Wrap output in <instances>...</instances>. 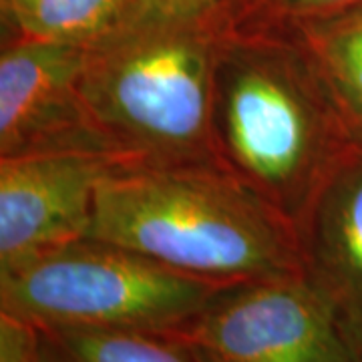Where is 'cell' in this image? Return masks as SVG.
Here are the masks:
<instances>
[{
  "label": "cell",
  "instance_id": "5",
  "mask_svg": "<svg viewBox=\"0 0 362 362\" xmlns=\"http://www.w3.org/2000/svg\"><path fill=\"white\" fill-rule=\"evenodd\" d=\"M169 338L195 362H358L337 312L302 274L223 286Z\"/></svg>",
  "mask_w": 362,
  "mask_h": 362
},
{
  "label": "cell",
  "instance_id": "4",
  "mask_svg": "<svg viewBox=\"0 0 362 362\" xmlns=\"http://www.w3.org/2000/svg\"><path fill=\"white\" fill-rule=\"evenodd\" d=\"M223 286L85 238L0 272V312L49 330L173 337Z\"/></svg>",
  "mask_w": 362,
  "mask_h": 362
},
{
  "label": "cell",
  "instance_id": "8",
  "mask_svg": "<svg viewBox=\"0 0 362 362\" xmlns=\"http://www.w3.org/2000/svg\"><path fill=\"white\" fill-rule=\"evenodd\" d=\"M302 276L362 342V147L328 175L296 223Z\"/></svg>",
  "mask_w": 362,
  "mask_h": 362
},
{
  "label": "cell",
  "instance_id": "10",
  "mask_svg": "<svg viewBox=\"0 0 362 362\" xmlns=\"http://www.w3.org/2000/svg\"><path fill=\"white\" fill-rule=\"evenodd\" d=\"M4 39L90 49L149 16L141 0H0Z\"/></svg>",
  "mask_w": 362,
  "mask_h": 362
},
{
  "label": "cell",
  "instance_id": "13",
  "mask_svg": "<svg viewBox=\"0 0 362 362\" xmlns=\"http://www.w3.org/2000/svg\"><path fill=\"white\" fill-rule=\"evenodd\" d=\"M149 14L157 16H204L232 6L235 0H141Z\"/></svg>",
  "mask_w": 362,
  "mask_h": 362
},
{
  "label": "cell",
  "instance_id": "3",
  "mask_svg": "<svg viewBox=\"0 0 362 362\" xmlns=\"http://www.w3.org/2000/svg\"><path fill=\"white\" fill-rule=\"evenodd\" d=\"M232 6L204 16L149 14L87 49L83 103L117 163H218L211 77Z\"/></svg>",
  "mask_w": 362,
  "mask_h": 362
},
{
  "label": "cell",
  "instance_id": "2",
  "mask_svg": "<svg viewBox=\"0 0 362 362\" xmlns=\"http://www.w3.org/2000/svg\"><path fill=\"white\" fill-rule=\"evenodd\" d=\"M89 238L216 284L302 274L294 226L218 163H113Z\"/></svg>",
  "mask_w": 362,
  "mask_h": 362
},
{
  "label": "cell",
  "instance_id": "6",
  "mask_svg": "<svg viewBox=\"0 0 362 362\" xmlns=\"http://www.w3.org/2000/svg\"><path fill=\"white\" fill-rule=\"evenodd\" d=\"M85 54L77 45L2 39L0 159L65 151L111 157L83 103Z\"/></svg>",
  "mask_w": 362,
  "mask_h": 362
},
{
  "label": "cell",
  "instance_id": "1",
  "mask_svg": "<svg viewBox=\"0 0 362 362\" xmlns=\"http://www.w3.org/2000/svg\"><path fill=\"white\" fill-rule=\"evenodd\" d=\"M211 145L218 165L294 230L356 147L292 26L235 4L214 59Z\"/></svg>",
  "mask_w": 362,
  "mask_h": 362
},
{
  "label": "cell",
  "instance_id": "11",
  "mask_svg": "<svg viewBox=\"0 0 362 362\" xmlns=\"http://www.w3.org/2000/svg\"><path fill=\"white\" fill-rule=\"evenodd\" d=\"M288 26L322 77L352 141L362 147V8Z\"/></svg>",
  "mask_w": 362,
  "mask_h": 362
},
{
  "label": "cell",
  "instance_id": "12",
  "mask_svg": "<svg viewBox=\"0 0 362 362\" xmlns=\"http://www.w3.org/2000/svg\"><path fill=\"white\" fill-rule=\"evenodd\" d=\"M233 4L242 14L282 25L316 21L362 8V0H235Z\"/></svg>",
  "mask_w": 362,
  "mask_h": 362
},
{
  "label": "cell",
  "instance_id": "9",
  "mask_svg": "<svg viewBox=\"0 0 362 362\" xmlns=\"http://www.w3.org/2000/svg\"><path fill=\"white\" fill-rule=\"evenodd\" d=\"M0 362H195L163 334L49 330L0 312Z\"/></svg>",
  "mask_w": 362,
  "mask_h": 362
},
{
  "label": "cell",
  "instance_id": "7",
  "mask_svg": "<svg viewBox=\"0 0 362 362\" xmlns=\"http://www.w3.org/2000/svg\"><path fill=\"white\" fill-rule=\"evenodd\" d=\"M113 163L78 151L0 159V272L89 238L97 187Z\"/></svg>",
  "mask_w": 362,
  "mask_h": 362
},
{
  "label": "cell",
  "instance_id": "14",
  "mask_svg": "<svg viewBox=\"0 0 362 362\" xmlns=\"http://www.w3.org/2000/svg\"><path fill=\"white\" fill-rule=\"evenodd\" d=\"M356 358H358V362H362V342L356 344Z\"/></svg>",
  "mask_w": 362,
  "mask_h": 362
}]
</instances>
